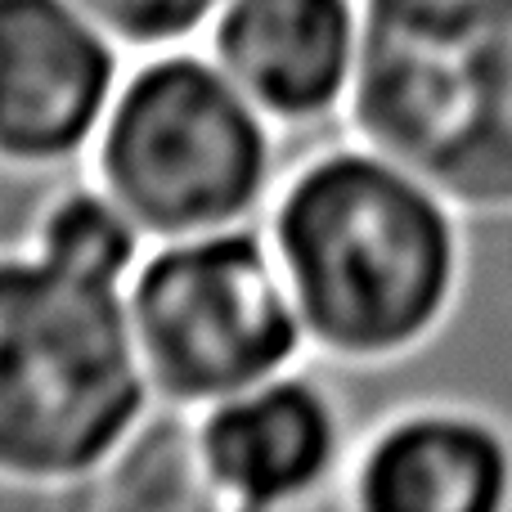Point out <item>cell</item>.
Here are the masks:
<instances>
[{"label": "cell", "mask_w": 512, "mask_h": 512, "mask_svg": "<svg viewBox=\"0 0 512 512\" xmlns=\"http://www.w3.org/2000/svg\"><path fill=\"white\" fill-rule=\"evenodd\" d=\"M126 63L131 54L77 0H0V167H86Z\"/></svg>", "instance_id": "7"}, {"label": "cell", "mask_w": 512, "mask_h": 512, "mask_svg": "<svg viewBox=\"0 0 512 512\" xmlns=\"http://www.w3.org/2000/svg\"><path fill=\"white\" fill-rule=\"evenodd\" d=\"M342 512H512V432L468 400H409L360 432Z\"/></svg>", "instance_id": "9"}, {"label": "cell", "mask_w": 512, "mask_h": 512, "mask_svg": "<svg viewBox=\"0 0 512 512\" xmlns=\"http://www.w3.org/2000/svg\"><path fill=\"white\" fill-rule=\"evenodd\" d=\"M265 234L310 355L337 373H373L423 351L468 288V216L351 131L292 153Z\"/></svg>", "instance_id": "1"}, {"label": "cell", "mask_w": 512, "mask_h": 512, "mask_svg": "<svg viewBox=\"0 0 512 512\" xmlns=\"http://www.w3.org/2000/svg\"><path fill=\"white\" fill-rule=\"evenodd\" d=\"M292 153L203 45H180L131 54L86 171L158 243L265 221Z\"/></svg>", "instance_id": "4"}, {"label": "cell", "mask_w": 512, "mask_h": 512, "mask_svg": "<svg viewBox=\"0 0 512 512\" xmlns=\"http://www.w3.org/2000/svg\"><path fill=\"white\" fill-rule=\"evenodd\" d=\"M203 50L292 149H310L346 131L364 0H225Z\"/></svg>", "instance_id": "8"}, {"label": "cell", "mask_w": 512, "mask_h": 512, "mask_svg": "<svg viewBox=\"0 0 512 512\" xmlns=\"http://www.w3.org/2000/svg\"><path fill=\"white\" fill-rule=\"evenodd\" d=\"M122 297L153 400L185 414L315 360L265 221L158 239Z\"/></svg>", "instance_id": "5"}, {"label": "cell", "mask_w": 512, "mask_h": 512, "mask_svg": "<svg viewBox=\"0 0 512 512\" xmlns=\"http://www.w3.org/2000/svg\"><path fill=\"white\" fill-rule=\"evenodd\" d=\"M149 409L122 292L0 248V508H86Z\"/></svg>", "instance_id": "2"}, {"label": "cell", "mask_w": 512, "mask_h": 512, "mask_svg": "<svg viewBox=\"0 0 512 512\" xmlns=\"http://www.w3.org/2000/svg\"><path fill=\"white\" fill-rule=\"evenodd\" d=\"M126 54L203 45L225 0H77Z\"/></svg>", "instance_id": "12"}, {"label": "cell", "mask_w": 512, "mask_h": 512, "mask_svg": "<svg viewBox=\"0 0 512 512\" xmlns=\"http://www.w3.org/2000/svg\"><path fill=\"white\" fill-rule=\"evenodd\" d=\"M194 441L216 512H310L342 508L360 427L333 369L306 360L198 409Z\"/></svg>", "instance_id": "6"}, {"label": "cell", "mask_w": 512, "mask_h": 512, "mask_svg": "<svg viewBox=\"0 0 512 512\" xmlns=\"http://www.w3.org/2000/svg\"><path fill=\"white\" fill-rule=\"evenodd\" d=\"M23 248L68 279L126 292L153 239L122 198L81 167L45 194Z\"/></svg>", "instance_id": "10"}, {"label": "cell", "mask_w": 512, "mask_h": 512, "mask_svg": "<svg viewBox=\"0 0 512 512\" xmlns=\"http://www.w3.org/2000/svg\"><path fill=\"white\" fill-rule=\"evenodd\" d=\"M346 131L472 221H512V0H364Z\"/></svg>", "instance_id": "3"}, {"label": "cell", "mask_w": 512, "mask_h": 512, "mask_svg": "<svg viewBox=\"0 0 512 512\" xmlns=\"http://www.w3.org/2000/svg\"><path fill=\"white\" fill-rule=\"evenodd\" d=\"M90 512H207L203 463H198L194 414L158 405L140 418L122 450L108 459L86 499Z\"/></svg>", "instance_id": "11"}]
</instances>
